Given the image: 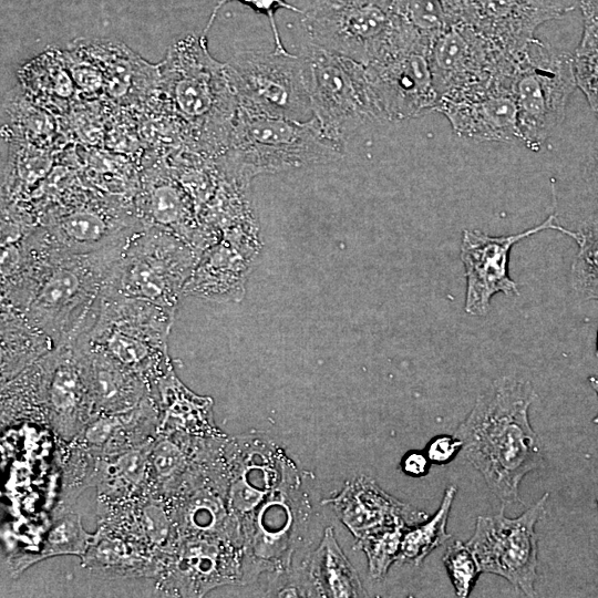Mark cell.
<instances>
[{"instance_id": "6da1fadb", "label": "cell", "mask_w": 598, "mask_h": 598, "mask_svg": "<svg viewBox=\"0 0 598 598\" xmlns=\"http://www.w3.org/2000/svg\"><path fill=\"white\" fill-rule=\"evenodd\" d=\"M133 235L95 250L73 252L55 246L44 230L33 233L27 237L18 268L2 278L1 301L21 309L54 348L72 342Z\"/></svg>"}, {"instance_id": "7a4b0ae2", "label": "cell", "mask_w": 598, "mask_h": 598, "mask_svg": "<svg viewBox=\"0 0 598 598\" xmlns=\"http://www.w3.org/2000/svg\"><path fill=\"white\" fill-rule=\"evenodd\" d=\"M534 399L528 381L498 378L477 396L454 432L462 441V458L481 473L503 504L522 502L520 482L544 461L528 417Z\"/></svg>"}, {"instance_id": "3957f363", "label": "cell", "mask_w": 598, "mask_h": 598, "mask_svg": "<svg viewBox=\"0 0 598 598\" xmlns=\"http://www.w3.org/2000/svg\"><path fill=\"white\" fill-rule=\"evenodd\" d=\"M158 66L174 114L200 151L220 156L237 110L226 63L212 56L207 37L188 34L168 48Z\"/></svg>"}, {"instance_id": "277c9868", "label": "cell", "mask_w": 598, "mask_h": 598, "mask_svg": "<svg viewBox=\"0 0 598 598\" xmlns=\"http://www.w3.org/2000/svg\"><path fill=\"white\" fill-rule=\"evenodd\" d=\"M343 154L344 142L328 134L315 116L295 121L237 105L219 157L235 179L246 183L260 174L334 162Z\"/></svg>"}, {"instance_id": "5b68a950", "label": "cell", "mask_w": 598, "mask_h": 598, "mask_svg": "<svg viewBox=\"0 0 598 598\" xmlns=\"http://www.w3.org/2000/svg\"><path fill=\"white\" fill-rule=\"evenodd\" d=\"M174 316L153 302L103 288L85 329L76 338L105 351L152 389L173 367L167 342Z\"/></svg>"}, {"instance_id": "8992f818", "label": "cell", "mask_w": 598, "mask_h": 598, "mask_svg": "<svg viewBox=\"0 0 598 598\" xmlns=\"http://www.w3.org/2000/svg\"><path fill=\"white\" fill-rule=\"evenodd\" d=\"M199 256L177 233L145 226L128 239L104 290L153 302L175 315Z\"/></svg>"}, {"instance_id": "52a82bcc", "label": "cell", "mask_w": 598, "mask_h": 598, "mask_svg": "<svg viewBox=\"0 0 598 598\" xmlns=\"http://www.w3.org/2000/svg\"><path fill=\"white\" fill-rule=\"evenodd\" d=\"M311 504L295 462L289 457L280 484L240 523L243 586L261 574L291 568L292 556L303 540Z\"/></svg>"}, {"instance_id": "ba28073f", "label": "cell", "mask_w": 598, "mask_h": 598, "mask_svg": "<svg viewBox=\"0 0 598 598\" xmlns=\"http://www.w3.org/2000/svg\"><path fill=\"white\" fill-rule=\"evenodd\" d=\"M301 22L310 43L364 65L415 41L398 24L395 0H317Z\"/></svg>"}, {"instance_id": "9c48e42d", "label": "cell", "mask_w": 598, "mask_h": 598, "mask_svg": "<svg viewBox=\"0 0 598 598\" xmlns=\"http://www.w3.org/2000/svg\"><path fill=\"white\" fill-rule=\"evenodd\" d=\"M576 89L573 55L536 39L517 61L512 78L518 142L530 151H539L563 123Z\"/></svg>"}, {"instance_id": "30bf717a", "label": "cell", "mask_w": 598, "mask_h": 598, "mask_svg": "<svg viewBox=\"0 0 598 598\" xmlns=\"http://www.w3.org/2000/svg\"><path fill=\"white\" fill-rule=\"evenodd\" d=\"M301 56L313 116L328 134L344 142L382 122L364 64L312 43Z\"/></svg>"}, {"instance_id": "8fae6325", "label": "cell", "mask_w": 598, "mask_h": 598, "mask_svg": "<svg viewBox=\"0 0 598 598\" xmlns=\"http://www.w3.org/2000/svg\"><path fill=\"white\" fill-rule=\"evenodd\" d=\"M226 69L237 105L295 121L313 116L301 54L244 51Z\"/></svg>"}, {"instance_id": "7c38bea8", "label": "cell", "mask_w": 598, "mask_h": 598, "mask_svg": "<svg viewBox=\"0 0 598 598\" xmlns=\"http://www.w3.org/2000/svg\"><path fill=\"white\" fill-rule=\"evenodd\" d=\"M429 56L436 104L512 82L517 63L491 40L463 23L448 25L432 42Z\"/></svg>"}, {"instance_id": "4fadbf2b", "label": "cell", "mask_w": 598, "mask_h": 598, "mask_svg": "<svg viewBox=\"0 0 598 598\" xmlns=\"http://www.w3.org/2000/svg\"><path fill=\"white\" fill-rule=\"evenodd\" d=\"M545 493L522 515L509 518L502 509L494 516H478L466 542L482 573L508 580L526 597H536L537 534L535 526L545 513Z\"/></svg>"}, {"instance_id": "5bb4252c", "label": "cell", "mask_w": 598, "mask_h": 598, "mask_svg": "<svg viewBox=\"0 0 598 598\" xmlns=\"http://www.w3.org/2000/svg\"><path fill=\"white\" fill-rule=\"evenodd\" d=\"M228 585L243 586V546L221 536L177 537L155 578L168 597H204Z\"/></svg>"}, {"instance_id": "9a60e30c", "label": "cell", "mask_w": 598, "mask_h": 598, "mask_svg": "<svg viewBox=\"0 0 598 598\" xmlns=\"http://www.w3.org/2000/svg\"><path fill=\"white\" fill-rule=\"evenodd\" d=\"M446 6L451 24L470 25L516 62L540 25L574 9L550 0H446Z\"/></svg>"}, {"instance_id": "2e32d148", "label": "cell", "mask_w": 598, "mask_h": 598, "mask_svg": "<svg viewBox=\"0 0 598 598\" xmlns=\"http://www.w3.org/2000/svg\"><path fill=\"white\" fill-rule=\"evenodd\" d=\"M429 54V45L412 42L365 65L382 122H400L434 111L437 95Z\"/></svg>"}, {"instance_id": "e0dca14e", "label": "cell", "mask_w": 598, "mask_h": 598, "mask_svg": "<svg viewBox=\"0 0 598 598\" xmlns=\"http://www.w3.org/2000/svg\"><path fill=\"white\" fill-rule=\"evenodd\" d=\"M40 370L42 425L60 443L73 441L95 415L85 365L79 348L66 343L37 361Z\"/></svg>"}, {"instance_id": "ac0fdd59", "label": "cell", "mask_w": 598, "mask_h": 598, "mask_svg": "<svg viewBox=\"0 0 598 598\" xmlns=\"http://www.w3.org/2000/svg\"><path fill=\"white\" fill-rule=\"evenodd\" d=\"M555 221L556 215L550 214L539 225L503 236H491L477 229L463 230L460 256L466 278L464 300L466 313L483 317L488 312L491 300L495 295L519 293L516 282L509 276L511 250L520 240L549 229L574 237V230L566 229Z\"/></svg>"}, {"instance_id": "d6986e66", "label": "cell", "mask_w": 598, "mask_h": 598, "mask_svg": "<svg viewBox=\"0 0 598 598\" xmlns=\"http://www.w3.org/2000/svg\"><path fill=\"white\" fill-rule=\"evenodd\" d=\"M228 505L239 526L280 484L289 456L268 435L244 433L227 436Z\"/></svg>"}, {"instance_id": "ffe728a7", "label": "cell", "mask_w": 598, "mask_h": 598, "mask_svg": "<svg viewBox=\"0 0 598 598\" xmlns=\"http://www.w3.org/2000/svg\"><path fill=\"white\" fill-rule=\"evenodd\" d=\"M460 137L478 142L518 141V112L512 82L443 100L435 106Z\"/></svg>"}, {"instance_id": "44dd1931", "label": "cell", "mask_w": 598, "mask_h": 598, "mask_svg": "<svg viewBox=\"0 0 598 598\" xmlns=\"http://www.w3.org/2000/svg\"><path fill=\"white\" fill-rule=\"evenodd\" d=\"M255 239L252 229H234L207 248L199 256L184 295L213 301L240 300L256 252Z\"/></svg>"}, {"instance_id": "7402d4cb", "label": "cell", "mask_w": 598, "mask_h": 598, "mask_svg": "<svg viewBox=\"0 0 598 598\" xmlns=\"http://www.w3.org/2000/svg\"><path fill=\"white\" fill-rule=\"evenodd\" d=\"M322 503L334 511L355 539L383 527L413 526L429 518L425 512L388 494L372 477L363 474L353 477L338 494Z\"/></svg>"}, {"instance_id": "603a6c76", "label": "cell", "mask_w": 598, "mask_h": 598, "mask_svg": "<svg viewBox=\"0 0 598 598\" xmlns=\"http://www.w3.org/2000/svg\"><path fill=\"white\" fill-rule=\"evenodd\" d=\"M80 559L84 568L106 579H155L163 563L147 544L106 522H97L94 538Z\"/></svg>"}, {"instance_id": "cb8c5ba5", "label": "cell", "mask_w": 598, "mask_h": 598, "mask_svg": "<svg viewBox=\"0 0 598 598\" xmlns=\"http://www.w3.org/2000/svg\"><path fill=\"white\" fill-rule=\"evenodd\" d=\"M159 422V409L151 393L126 411L94 415L73 441L114 456L153 441Z\"/></svg>"}, {"instance_id": "d4e9b609", "label": "cell", "mask_w": 598, "mask_h": 598, "mask_svg": "<svg viewBox=\"0 0 598 598\" xmlns=\"http://www.w3.org/2000/svg\"><path fill=\"white\" fill-rule=\"evenodd\" d=\"M72 342L85 365L95 415L126 411L152 393L145 381L102 349L80 338Z\"/></svg>"}, {"instance_id": "484cf974", "label": "cell", "mask_w": 598, "mask_h": 598, "mask_svg": "<svg viewBox=\"0 0 598 598\" xmlns=\"http://www.w3.org/2000/svg\"><path fill=\"white\" fill-rule=\"evenodd\" d=\"M152 394L159 409V433L179 432L198 437L227 436L214 421V401L187 388L174 365L162 375Z\"/></svg>"}, {"instance_id": "4316f807", "label": "cell", "mask_w": 598, "mask_h": 598, "mask_svg": "<svg viewBox=\"0 0 598 598\" xmlns=\"http://www.w3.org/2000/svg\"><path fill=\"white\" fill-rule=\"evenodd\" d=\"M145 227L122 221L104 208L80 206L53 219L45 229L50 240L59 248L73 252L91 251L128 237Z\"/></svg>"}, {"instance_id": "83f0119b", "label": "cell", "mask_w": 598, "mask_h": 598, "mask_svg": "<svg viewBox=\"0 0 598 598\" xmlns=\"http://www.w3.org/2000/svg\"><path fill=\"white\" fill-rule=\"evenodd\" d=\"M307 597H367L357 570L341 549L333 527L324 529L318 547L297 569Z\"/></svg>"}, {"instance_id": "f1b7e54d", "label": "cell", "mask_w": 598, "mask_h": 598, "mask_svg": "<svg viewBox=\"0 0 598 598\" xmlns=\"http://www.w3.org/2000/svg\"><path fill=\"white\" fill-rule=\"evenodd\" d=\"M154 440L128 452L107 456L96 486L97 517L151 496L148 456Z\"/></svg>"}, {"instance_id": "f546056e", "label": "cell", "mask_w": 598, "mask_h": 598, "mask_svg": "<svg viewBox=\"0 0 598 598\" xmlns=\"http://www.w3.org/2000/svg\"><path fill=\"white\" fill-rule=\"evenodd\" d=\"M1 384L54 349L50 337L19 308L1 301Z\"/></svg>"}, {"instance_id": "4dcf8cb0", "label": "cell", "mask_w": 598, "mask_h": 598, "mask_svg": "<svg viewBox=\"0 0 598 598\" xmlns=\"http://www.w3.org/2000/svg\"><path fill=\"white\" fill-rule=\"evenodd\" d=\"M200 440L179 432L157 434L148 456L151 496L167 501L176 493L194 463Z\"/></svg>"}, {"instance_id": "1f68e13d", "label": "cell", "mask_w": 598, "mask_h": 598, "mask_svg": "<svg viewBox=\"0 0 598 598\" xmlns=\"http://www.w3.org/2000/svg\"><path fill=\"white\" fill-rule=\"evenodd\" d=\"M94 538V533L84 529L81 516L73 507L53 511L50 527L39 551L21 554L8 560L13 576L23 573L31 565L55 556L74 555L82 557Z\"/></svg>"}, {"instance_id": "d6a6232c", "label": "cell", "mask_w": 598, "mask_h": 598, "mask_svg": "<svg viewBox=\"0 0 598 598\" xmlns=\"http://www.w3.org/2000/svg\"><path fill=\"white\" fill-rule=\"evenodd\" d=\"M61 458V488L53 511L71 508L79 496L101 481L107 456L72 441L64 444Z\"/></svg>"}, {"instance_id": "836d02e7", "label": "cell", "mask_w": 598, "mask_h": 598, "mask_svg": "<svg viewBox=\"0 0 598 598\" xmlns=\"http://www.w3.org/2000/svg\"><path fill=\"white\" fill-rule=\"evenodd\" d=\"M582 16V34L573 54L577 87L598 118V3L577 0Z\"/></svg>"}, {"instance_id": "e575fe53", "label": "cell", "mask_w": 598, "mask_h": 598, "mask_svg": "<svg viewBox=\"0 0 598 598\" xmlns=\"http://www.w3.org/2000/svg\"><path fill=\"white\" fill-rule=\"evenodd\" d=\"M455 495L456 487L447 486L434 515L404 529L398 563L419 566L435 548L451 538L446 525Z\"/></svg>"}, {"instance_id": "d590c367", "label": "cell", "mask_w": 598, "mask_h": 598, "mask_svg": "<svg viewBox=\"0 0 598 598\" xmlns=\"http://www.w3.org/2000/svg\"><path fill=\"white\" fill-rule=\"evenodd\" d=\"M395 16L404 32L430 47L451 25L446 0H395Z\"/></svg>"}, {"instance_id": "8d00e7d4", "label": "cell", "mask_w": 598, "mask_h": 598, "mask_svg": "<svg viewBox=\"0 0 598 598\" xmlns=\"http://www.w3.org/2000/svg\"><path fill=\"white\" fill-rule=\"evenodd\" d=\"M578 251L570 268L571 286L585 299L598 300V215L575 231Z\"/></svg>"}, {"instance_id": "74e56055", "label": "cell", "mask_w": 598, "mask_h": 598, "mask_svg": "<svg viewBox=\"0 0 598 598\" xmlns=\"http://www.w3.org/2000/svg\"><path fill=\"white\" fill-rule=\"evenodd\" d=\"M406 527L409 526H388L355 539L354 547L364 553L368 571L373 580H383L391 565L398 561L402 536Z\"/></svg>"}, {"instance_id": "f35d334b", "label": "cell", "mask_w": 598, "mask_h": 598, "mask_svg": "<svg viewBox=\"0 0 598 598\" xmlns=\"http://www.w3.org/2000/svg\"><path fill=\"white\" fill-rule=\"evenodd\" d=\"M443 564L455 595L460 598L468 597L482 571L466 543L455 540L448 545L443 555Z\"/></svg>"}, {"instance_id": "ab89813d", "label": "cell", "mask_w": 598, "mask_h": 598, "mask_svg": "<svg viewBox=\"0 0 598 598\" xmlns=\"http://www.w3.org/2000/svg\"><path fill=\"white\" fill-rule=\"evenodd\" d=\"M229 1H234V0H219L218 1V3L215 6L214 10L212 11V14H210V17H209V19L207 21L206 27L203 30V33H202L203 35L207 37V33H208L210 27L214 23V20H215L216 16H217L218 10ZM236 1H239V2H243L244 4L249 6L256 12L266 14L269 22H270V27H271V30H272L274 42H275V50L274 51L280 52V53H288L289 52L285 48V45H283V43L281 41L280 33H279L277 24H276L275 14H276L277 10H279V9H287V10H291V11H295V12H298V13H303V11L301 9H299V8H297V7L292 6V4H289L285 0H236Z\"/></svg>"}, {"instance_id": "60d3db41", "label": "cell", "mask_w": 598, "mask_h": 598, "mask_svg": "<svg viewBox=\"0 0 598 598\" xmlns=\"http://www.w3.org/2000/svg\"><path fill=\"white\" fill-rule=\"evenodd\" d=\"M462 441L453 435L442 434L434 436L426 445L424 452L433 464L450 463L461 451Z\"/></svg>"}, {"instance_id": "b9f144b4", "label": "cell", "mask_w": 598, "mask_h": 598, "mask_svg": "<svg viewBox=\"0 0 598 598\" xmlns=\"http://www.w3.org/2000/svg\"><path fill=\"white\" fill-rule=\"evenodd\" d=\"M431 464L424 451L413 450L403 455L400 467L405 475L420 478L429 473Z\"/></svg>"}, {"instance_id": "7bdbcfd3", "label": "cell", "mask_w": 598, "mask_h": 598, "mask_svg": "<svg viewBox=\"0 0 598 598\" xmlns=\"http://www.w3.org/2000/svg\"><path fill=\"white\" fill-rule=\"evenodd\" d=\"M588 185L598 198V143L594 147L586 168Z\"/></svg>"}, {"instance_id": "ee69618b", "label": "cell", "mask_w": 598, "mask_h": 598, "mask_svg": "<svg viewBox=\"0 0 598 598\" xmlns=\"http://www.w3.org/2000/svg\"><path fill=\"white\" fill-rule=\"evenodd\" d=\"M588 381H589L590 386L592 388V390L596 392V394L598 396V378L597 377H589ZM592 422L598 425V413L594 417Z\"/></svg>"}, {"instance_id": "f6af8a7d", "label": "cell", "mask_w": 598, "mask_h": 598, "mask_svg": "<svg viewBox=\"0 0 598 598\" xmlns=\"http://www.w3.org/2000/svg\"><path fill=\"white\" fill-rule=\"evenodd\" d=\"M596 349H597V354H598V331H597V339H596Z\"/></svg>"}, {"instance_id": "bcb514c9", "label": "cell", "mask_w": 598, "mask_h": 598, "mask_svg": "<svg viewBox=\"0 0 598 598\" xmlns=\"http://www.w3.org/2000/svg\"><path fill=\"white\" fill-rule=\"evenodd\" d=\"M596 503H597V507H598V497H597V499H596Z\"/></svg>"}]
</instances>
